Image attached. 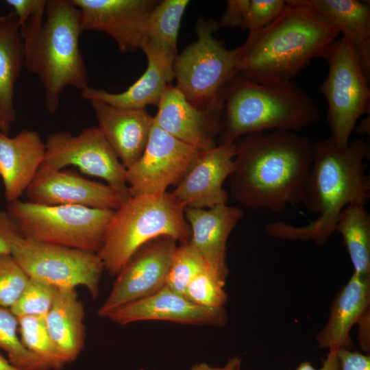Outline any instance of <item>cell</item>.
<instances>
[{"instance_id": "cell-1", "label": "cell", "mask_w": 370, "mask_h": 370, "mask_svg": "<svg viewBox=\"0 0 370 370\" xmlns=\"http://www.w3.org/2000/svg\"><path fill=\"white\" fill-rule=\"evenodd\" d=\"M234 145L230 192L241 205L280 212L302 201L312 161L308 138L278 130L245 135Z\"/></svg>"}, {"instance_id": "cell-2", "label": "cell", "mask_w": 370, "mask_h": 370, "mask_svg": "<svg viewBox=\"0 0 370 370\" xmlns=\"http://www.w3.org/2000/svg\"><path fill=\"white\" fill-rule=\"evenodd\" d=\"M369 145L360 136L346 147L337 145L331 137L312 143V161L302 201L318 217L310 223L295 226L282 221L268 223V235L286 241H312L323 245L335 231L338 218L352 202L365 204L370 182L365 159Z\"/></svg>"}, {"instance_id": "cell-3", "label": "cell", "mask_w": 370, "mask_h": 370, "mask_svg": "<svg viewBox=\"0 0 370 370\" xmlns=\"http://www.w3.org/2000/svg\"><path fill=\"white\" fill-rule=\"evenodd\" d=\"M263 29L249 34L236 49L238 73L258 83L290 82L315 57H321L339 32L299 0Z\"/></svg>"}, {"instance_id": "cell-4", "label": "cell", "mask_w": 370, "mask_h": 370, "mask_svg": "<svg viewBox=\"0 0 370 370\" xmlns=\"http://www.w3.org/2000/svg\"><path fill=\"white\" fill-rule=\"evenodd\" d=\"M223 97L220 143L268 130L298 131L319 118L312 98L291 81L258 83L237 73L226 85Z\"/></svg>"}, {"instance_id": "cell-5", "label": "cell", "mask_w": 370, "mask_h": 370, "mask_svg": "<svg viewBox=\"0 0 370 370\" xmlns=\"http://www.w3.org/2000/svg\"><path fill=\"white\" fill-rule=\"evenodd\" d=\"M45 14L38 38L24 52V66L40 79L45 108L55 113L64 88L72 86L81 92L89 79L79 48L84 29L79 8L70 0H47Z\"/></svg>"}, {"instance_id": "cell-6", "label": "cell", "mask_w": 370, "mask_h": 370, "mask_svg": "<svg viewBox=\"0 0 370 370\" xmlns=\"http://www.w3.org/2000/svg\"><path fill=\"white\" fill-rule=\"evenodd\" d=\"M184 208L167 191L130 197L114 211L106 229L97 252L104 270L116 276L140 247L160 236L188 243Z\"/></svg>"}, {"instance_id": "cell-7", "label": "cell", "mask_w": 370, "mask_h": 370, "mask_svg": "<svg viewBox=\"0 0 370 370\" xmlns=\"http://www.w3.org/2000/svg\"><path fill=\"white\" fill-rule=\"evenodd\" d=\"M219 25L201 18L197 40L177 54L173 63L175 86L193 107L203 111L224 110V89L238 73L236 49H227L214 36Z\"/></svg>"}, {"instance_id": "cell-8", "label": "cell", "mask_w": 370, "mask_h": 370, "mask_svg": "<svg viewBox=\"0 0 370 370\" xmlns=\"http://www.w3.org/2000/svg\"><path fill=\"white\" fill-rule=\"evenodd\" d=\"M114 210L78 206L10 202L7 212L20 234L34 241L97 253Z\"/></svg>"}, {"instance_id": "cell-9", "label": "cell", "mask_w": 370, "mask_h": 370, "mask_svg": "<svg viewBox=\"0 0 370 370\" xmlns=\"http://www.w3.org/2000/svg\"><path fill=\"white\" fill-rule=\"evenodd\" d=\"M321 58L328 64L320 90L328 103L330 137L337 145L346 147L357 121L369 114V78L354 49L342 36L326 48Z\"/></svg>"}, {"instance_id": "cell-10", "label": "cell", "mask_w": 370, "mask_h": 370, "mask_svg": "<svg viewBox=\"0 0 370 370\" xmlns=\"http://www.w3.org/2000/svg\"><path fill=\"white\" fill-rule=\"evenodd\" d=\"M11 255L29 279L58 288L85 287L93 298L104 271L97 253L40 242L20 235Z\"/></svg>"}, {"instance_id": "cell-11", "label": "cell", "mask_w": 370, "mask_h": 370, "mask_svg": "<svg viewBox=\"0 0 370 370\" xmlns=\"http://www.w3.org/2000/svg\"><path fill=\"white\" fill-rule=\"evenodd\" d=\"M45 143L47 165L58 170L76 166L84 174L105 180L123 203L130 197L126 169L97 127L84 128L77 135L65 131L52 133Z\"/></svg>"}, {"instance_id": "cell-12", "label": "cell", "mask_w": 370, "mask_h": 370, "mask_svg": "<svg viewBox=\"0 0 370 370\" xmlns=\"http://www.w3.org/2000/svg\"><path fill=\"white\" fill-rule=\"evenodd\" d=\"M199 151L153 122L141 156L126 169L130 197L161 193L170 186H176Z\"/></svg>"}, {"instance_id": "cell-13", "label": "cell", "mask_w": 370, "mask_h": 370, "mask_svg": "<svg viewBox=\"0 0 370 370\" xmlns=\"http://www.w3.org/2000/svg\"><path fill=\"white\" fill-rule=\"evenodd\" d=\"M177 241L169 236L156 238L140 247L116 275L111 291L98 310L107 317L116 309L149 296L166 284Z\"/></svg>"}, {"instance_id": "cell-14", "label": "cell", "mask_w": 370, "mask_h": 370, "mask_svg": "<svg viewBox=\"0 0 370 370\" xmlns=\"http://www.w3.org/2000/svg\"><path fill=\"white\" fill-rule=\"evenodd\" d=\"M25 193L29 201L44 206H78L115 210L123 204L108 184L53 169L44 162Z\"/></svg>"}, {"instance_id": "cell-15", "label": "cell", "mask_w": 370, "mask_h": 370, "mask_svg": "<svg viewBox=\"0 0 370 370\" xmlns=\"http://www.w3.org/2000/svg\"><path fill=\"white\" fill-rule=\"evenodd\" d=\"M81 12L82 27L110 36L123 53L140 49L155 0H70Z\"/></svg>"}, {"instance_id": "cell-16", "label": "cell", "mask_w": 370, "mask_h": 370, "mask_svg": "<svg viewBox=\"0 0 370 370\" xmlns=\"http://www.w3.org/2000/svg\"><path fill=\"white\" fill-rule=\"evenodd\" d=\"M234 143H219L199 151L195 159L170 192L184 207L210 208L225 204L228 194L223 184L234 169Z\"/></svg>"}, {"instance_id": "cell-17", "label": "cell", "mask_w": 370, "mask_h": 370, "mask_svg": "<svg viewBox=\"0 0 370 370\" xmlns=\"http://www.w3.org/2000/svg\"><path fill=\"white\" fill-rule=\"evenodd\" d=\"M107 318L120 325L143 321H165L223 327L227 321L224 307L211 308L198 306L166 285L149 296L116 309Z\"/></svg>"}, {"instance_id": "cell-18", "label": "cell", "mask_w": 370, "mask_h": 370, "mask_svg": "<svg viewBox=\"0 0 370 370\" xmlns=\"http://www.w3.org/2000/svg\"><path fill=\"white\" fill-rule=\"evenodd\" d=\"M223 110L203 111L193 107L171 84L162 94L153 116L154 123L172 136L199 151L218 144Z\"/></svg>"}, {"instance_id": "cell-19", "label": "cell", "mask_w": 370, "mask_h": 370, "mask_svg": "<svg viewBox=\"0 0 370 370\" xmlns=\"http://www.w3.org/2000/svg\"><path fill=\"white\" fill-rule=\"evenodd\" d=\"M184 214L190 228L189 243L225 284L228 274L226 244L243 217L242 210L225 204L208 209L185 207Z\"/></svg>"}, {"instance_id": "cell-20", "label": "cell", "mask_w": 370, "mask_h": 370, "mask_svg": "<svg viewBox=\"0 0 370 370\" xmlns=\"http://www.w3.org/2000/svg\"><path fill=\"white\" fill-rule=\"evenodd\" d=\"M140 49L147 57V67L142 76L127 90L112 93L88 86L80 92L81 97L85 100H97L121 108L158 106L166 88L174 79L173 63L176 56L162 50L145 38Z\"/></svg>"}, {"instance_id": "cell-21", "label": "cell", "mask_w": 370, "mask_h": 370, "mask_svg": "<svg viewBox=\"0 0 370 370\" xmlns=\"http://www.w3.org/2000/svg\"><path fill=\"white\" fill-rule=\"evenodd\" d=\"M98 128L127 169L141 156L148 140L153 116L145 108L116 107L90 101Z\"/></svg>"}, {"instance_id": "cell-22", "label": "cell", "mask_w": 370, "mask_h": 370, "mask_svg": "<svg viewBox=\"0 0 370 370\" xmlns=\"http://www.w3.org/2000/svg\"><path fill=\"white\" fill-rule=\"evenodd\" d=\"M45 156V143L37 132L23 130L14 137L0 133V176L9 203L26 191Z\"/></svg>"}, {"instance_id": "cell-23", "label": "cell", "mask_w": 370, "mask_h": 370, "mask_svg": "<svg viewBox=\"0 0 370 370\" xmlns=\"http://www.w3.org/2000/svg\"><path fill=\"white\" fill-rule=\"evenodd\" d=\"M370 277L352 274L336 295L328 320L317 336L321 349H350L349 332L362 314L369 310Z\"/></svg>"}, {"instance_id": "cell-24", "label": "cell", "mask_w": 370, "mask_h": 370, "mask_svg": "<svg viewBox=\"0 0 370 370\" xmlns=\"http://www.w3.org/2000/svg\"><path fill=\"white\" fill-rule=\"evenodd\" d=\"M334 26L354 49L370 76V6L356 0H299Z\"/></svg>"}, {"instance_id": "cell-25", "label": "cell", "mask_w": 370, "mask_h": 370, "mask_svg": "<svg viewBox=\"0 0 370 370\" xmlns=\"http://www.w3.org/2000/svg\"><path fill=\"white\" fill-rule=\"evenodd\" d=\"M84 305L75 288H58L45 323L51 339L69 362L75 361L84 347Z\"/></svg>"}, {"instance_id": "cell-26", "label": "cell", "mask_w": 370, "mask_h": 370, "mask_svg": "<svg viewBox=\"0 0 370 370\" xmlns=\"http://www.w3.org/2000/svg\"><path fill=\"white\" fill-rule=\"evenodd\" d=\"M25 64L24 47L14 12L0 16V108L3 134H6L16 119L15 84Z\"/></svg>"}, {"instance_id": "cell-27", "label": "cell", "mask_w": 370, "mask_h": 370, "mask_svg": "<svg viewBox=\"0 0 370 370\" xmlns=\"http://www.w3.org/2000/svg\"><path fill=\"white\" fill-rule=\"evenodd\" d=\"M364 204L352 202L341 212L335 227L347 247L354 273L370 277V216Z\"/></svg>"}, {"instance_id": "cell-28", "label": "cell", "mask_w": 370, "mask_h": 370, "mask_svg": "<svg viewBox=\"0 0 370 370\" xmlns=\"http://www.w3.org/2000/svg\"><path fill=\"white\" fill-rule=\"evenodd\" d=\"M189 2L188 0L159 1L148 18L145 38L162 50L177 56L180 23Z\"/></svg>"}, {"instance_id": "cell-29", "label": "cell", "mask_w": 370, "mask_h": 370, "mask_svg": "<svg viewBox=\"0 0 370 370\" xmlns=\"http://www.w3.org/2000/svg\"><path fill=\"white\" fill-rule=\"evenodd\" d=\"M18 318V331L23 345L45 361L51 369H62L68 360L51 339L45 317L23 316Z\"/></svg>"}, {"instance_id": "cell-30", "label": "cell", "mask_w": 370, "mask_h": 370, "mask_svg": "<svg viewBox=\"0 0 370 370\" xmlns=\"http://www.w3.org/2000/svg\"><path fill=\"white\" fill-rule=\"evenodd\" d=\"M17 317L10 308L0 306V349L14 366L25 370H49V365L29 351L18 336Z\"/></svg>"}, {"instance_id": "cell-31", "label": "cell", "mask_w": 370, "mask_h": 370, "mask_svg": "<svg viewBox=\"0 0 370 370\" xmlns=\"http://www.w3.org/2000/svg\"><path fill=\"white\" fill-rule=\"evenodd\" d=\"M208 267L189 242L181 243L177 245L173 256L165 285L172 291L183 295L193 278Z\"/></svg>"}, {"instance_id": "cell-32", "label": "cell", "mask_w": 370, "mask_h": 370, "mask_svg": "<svg viewBox=\"0 0 370 370\" xmlns=\"http://www.w3.org/2000/svg\"><path fill=\"white\" fill-rule=\"evenodd\" d=\"M225 283L210 268L206 267L190 282L183 295L191 302L206 308L224 307L227 295Z\"/></svg>"}, {"instance_id": "cell-33", "label": "cell", "mask_w": 370, "mask_h": 370, "mask_svg": "<svg viewBox=\"0 0 370 370\" xmlns=\"http://www.w3.org/2000/svg\"><path fill=\"white\" fill-rule=\"evenodd\" d=\"M14 10L23 42L24 52L36 41L44 24L47 0H6Z\"/></svg>"}, {"instance_id": "cell-34", "label": "cell", "mask_w": 370, "mask_h": 370, "mask_svg": "<svg viewBox=\"0 0 370 370\" xmlns=\"http://www.w3.org/2000/svg\"><path fill=\"white\" fill-rule=\"evenodd\" d=\"M58 289L53 286L29 279L22 294L10 310L17 317H45L53 303Z\"/></svg>"}, {"instance_id": "cell-35", "label": "cell", "mask_w": 370, "mask_h": 370, "mask_svg": "<svg viewBox=\"0 0 370 370\" xmlns=\"http://www.w3.org/2000/svg\"><path fill=\"white\" fill-rule=\"evenodd\" d=\"M29 280L10 254H0V306L11 308Z\"/></svg>"}, {"instance_id": "cell-36", "label": "cell", "mask_w": 370, "mask_h": 370, "mask_svg": "<svg viewBox=\"0 0 370 370\" xmlns=\"http://www.w3.org/2000/svg\"><path fill=\"white\" fill-rule=\"evenodd\" d=\"M284 0H249L245 29L259 31L272 23L285 9Z\"/></svg>"}, {"instance_id": "cell-37", "label": "cell", "mask_w": 370, "mask_h": 370, "mask_svg": "<svg viewBox=\"0 0 370 370\" xmlns=\"http://www.w3.org/2000/svg\"><path fill=\"white\" fill-rule=\"evenodd\" d=\"M249 0H229L225 10L218 23L225 27H245Z\"/></svg>"}, {"instance_id": "cell-38", "label": "cell", "mask_w": 370, "mask_h": 370, "mask_svg": "<svg viewBox=\"0 0 370 370\" xmlns=\"http://www.w3.org/2000/svg\"><path fill=\"white\" fill-rule=\"evenodd\" d=\"M20 235L8 212L0 210V254H11L13 243Z\"/></svg>"}, {"instance_id": "cell-39", "label": "cell", "mask_w": 370, "mask_h": 370, "mask_svg": "<svg viewBox=\"0 0 370 370\" xmlns=\"http://www.w3.org/2000/svg\"><path fill=\"white\" fill-rule=\"evenodd\" d=\"M340 370H370V356L347 349L337 350Z\"/></svg>"}, {"instance_id": "cell-40", "label": "cell", "mask_w": 370, "mask_h": 370, "mask_svg": "<svg viewBox=\"0 0 370 370\" xmlns=\"http://www.w3.org/2000/svg\"><path fill=\"white\" fill-rule=\"evenodd\" d=\"M296 370H340L337 350L330 349L326 358L323 361L320 369H315L310 362L304 361L299 364Z\"/></svg>"}, {"instance_id": "cell-41", "label": "cell", "mask_w": 370, "mask_h": 370, "mask_svg": "<svg viewBox=\"0 0 370 370\" xmlns=\"http://www.w3.org/2000/svg\"><path fill=\"white\" fill-rule=\"evenodd\" d=\"M369 310L365 312L357 321L359 326V341L361 347L366 352L370 349L369 340Z\"/></svg>"}, {"instance_id": "cell-42", "label": "cell", "mask_w": 370, "mask_h": 370, "mask_svg": "<svg viewBox=\"0 0 370 370\" xmlns=\"http://www.w3.org/2000/svg\"><path fill=\"white\" fill-rule=\"evenodd\" d=\"M241 358L233 356L221 367H212L206 362H199L191 367L190 370H241Z\"/></svg>"}, {"instance_id": "cell-43", "label": "cell", "mask_w": 370, "mask_h": 370, "mask_svg": "<svg viewBox=\"0 0 370 370\" xmlns=\"http://www.w3.org/2000/svg\"><path fill=\"white\" fill-rule=\"evenodd\" d=\"M0 370H25L14 366L8 359L0 355Z\"/></svg>"}, {"instance_id": "cell-44", "label": "cell", "mask_w": 370, "mask_h": 370, "mask_svg": "<svg viewBox=\"0 0 370 370\" xmlns=\"http://www.w3.org/2000/svg\"><path fill=\"white\" fill-rule=\"evenodd\" d=\"M3 115H2V112L0 108V133H3Z\"/></svg>"}, {"instance_id": "cell-45", "label": "cell", "mask_w": 370, "mask_h": 370, "mask_svg": "<svg viewBox=\"0 0 370 370\" xmlns=\"http://www.w3.org/2000/svg\"><path fill=\"white\" fill-rule=\"evenodd\" d=\"M139 370H146V369H140Z\"/></svg>"}]
</instances>
